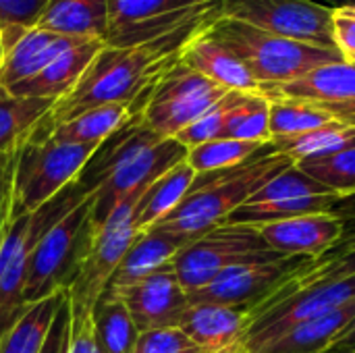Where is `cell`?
Here are the masks:
<instances>
[{"label":"cell","instance_id":"obj_1","mask_svg":"<svg viewBox=\"0 0 355 353\" xmlns=\"http://www.w3.org/2000/svg\"><path fill=\"white\" fill-rule=\"evenodd\" d=\"M218 17V15H216ZM214 17L179 27L158 40L135 46L104 44L83 71L75 87L54 102L44 117L46 125L64 123L89 108L104 104H137L158 77L179 60L185 42Z\"/></svg>","mask_w":355,"mask_h":353},{"label":"cell","instance_id":"obj_2","mask_svg":"<svg viewBox=\"0 0 355 353\" xmlns=\"http://www.w3.org/2000/svg\"><path fill=\"white\" fill-rule=\"evenodd\" d=\"M291 166H295V160L275 152L272 144H268L241 166L202 173L196 177L183 202L152 229L198 239L214 227L225 225L262 185Z\"/></svg>","mask_w":355,"mask_h":353},{"label":"cell","instance_id":"obj_3","mask_svg":"<svg viewBox=\"0 0 355 353\" xmlns=\"http://www.w3.org/2000/svg\"><path fill=\"white\" fill-rule=\"evenodd\" d=\"M206 29L245 64L260 89L295 81L322 64L345 60L337 48L281 37L227 17H214Z\"/></svg>","mask_w":355,"mask_h":353},{"label":"cell","instance_id":"obj_4","mask_svg":"<svg viewBox=\"0 0 355 353\" xmlns=\"http://www.w3.org/2000/svg\"><path fill=\"white\" fill-rule=\"evenodd\" d=\"M98 146L58 144L33 129L17 152L15 216L35 212L69 183H73Z\"/></svg>","mask_w":355,"mask_h":353},{"label":"cell","instance_id":"obj_5","mask_svg":"<svg viewBox=\"0 0 355 353\" xmlns=\"http://www.w3.org/2000/svg\"><path fill=\"white\" fill-rule=\"evenodd\" d=\"M92 204L94 193L54 223L33 246L23 287L27 306L69 289L89 241Z\"/></svg>","mask_w":355,"mask_h":353},{"label":"cell","instance_id":"obj_6","mask_svg":"<svg viewBox=\"0 0 355 353\" xmlns=\"http://www.w3.org/2000/svg\"><path fill=\"white\" fill-rule=\"evenodd\" d=\"M277 258L285 256L270 250L254 227L220 225L183 248L173 260V270L185 293L191 295L227 268Z\"/></svg>","mask_w":355,"mask_h":353},{"label":"cell","instance_id":"obj_7","mask_svg":"<svg viewBox=\"0 0 355 353\" xmlns=\"http://www.w3.org/2000/svg\"><path fill=\"white\" fill-rule=\"evenodd\" d=\"M227 94L229 89L177 60L158 77L144 102L133 110H137L144 125L160 137H177Z\"/></svg>","mask_w":355,"mask_h":353},{"label":"cell","instance_id":"obj_8","mask_svg":"<svg viewBox=\"0 0 355 353\" xmlns=\"http://www.w3.org/2000/svg\"><path fill=\"white\" fill-rule=\"evenodd\" d=\"M141 196H131L121 202V206H116L96 231H89L87 248L67 289L69 306L73 310L92 312L94 304L108 287L127 250L141 235L133 225V208Z\"/></svg>","mask_w":355,"mask_h":353},{"label":"cell","instance_id":"obj_9","mask_svg":"<svg viewBox=\"0 0 355 353\" xmlns=\"http://www.w3.org/2000/svg\"><path fill=\"white\" fill-rule=\"evenodd\" d=\"M187 148L175 137H160L146 127L139 141L94 193L89 231H96L121 202L131 196H141L156 179L187 160Z\"/></svg>","mask_w":355,"mask_h":353},{"label":"cell","instance_id":"obj_10","mask_svg":"<svg viewBox=\"0 0 355 353\" xmlns=\"http://www.w3.org/2000/svg\"><path fill=\"white\" fill-rule=\"evenodd\" d=\"M108 46H135L218 15L216 0H106Z\"/></svg>","mask_w":355,"mask_h":353},{"label":"cell","instance_id":"obj_11","mask_svg":"<svg viewBox=\"0 0 355 353\" xmlns=\"http://www.w3.org/2000/svg\"><path fill=\"white\" fill-rule=\"evenodd\" d=\"M218 17L235 19L262 31L306 44L337 48L333 8L314 0H216Z\"/></svg>","mask_w":355,"mask_h":353},{"label":"cell","instance_id":"obj_12","mask_svg":"<svg viewBox=\"0 0 355 353\" xmlns=\"http://www.w3.org/2000/svg\"><path fill=\"white\" fill-rule=\"evenodd\" d=\"M316 258L285 256L277 260L248 262L220 273L204 289L187 295L189 304H220L243 306L250 314L264 302L277 298L293 279L312 266Z\"/></svg>","mask_w":355,"mask_h":353},{"label":"cell","instance_id":"obj_13","mask_svg":"<svg viewBox=\"0 0 355 353\" xmlns=\"http://www.w3.org/2000/svg\"><path fill=\"white\" fill-rule=\"evenodd\" d=\"M352 300H355V275L295 289L270 308L250 316V329L245 333L241 352H254L291 327L341 308Z\"/></svg>","mask_w":355,"mask_h":353},{"label":"cell","instance_id":"obj_14","mask_svg":"<svg viewBox=\"0 0 355 353\" xmlns=\"http://www.w3.org/2000/svg\"><path fill=\"white\" fill-rule=\"evenodd\" d=\"M106 289L125 304L139 333L177 327L183 312L189 308V298L181 287L173 264L139 279L133 285Z\"/></svg>","mask_w":355,"mask_h":353},{"label":"cell","instance_id":"obj_15","mask_svg":"<svg viewBox=\"0 0 355 353\" xmlns=\"http://www.w3.org/2000/svg\"><path fill=\"white\" fill-rule=\"evenodd\" d=\"M262 241L283 256L322 258L345 235V223L331 212L306 214L254 227Z\"/></svg>","mask_w":355,"mask_h":353},{"label":"cell","instance_id":"obj_16","mask_svg":"<svg viewBox=\"0 0 355 353\" xmlns=\"http://www.w3.org/2000/svg\"><path fill=\"white\" fill-rule=\"evenodd\" d=\"M0 40L4 46V56L0 64V85H4L6 89L12 87L15 83L33 77L56 56L85 42L77 37L50 33L40 27L4 29L0 31Z\"/></svg>","mask_w":355,"mask_h":353},{"label":"cell","instance_id":"obj_17","mask_svg":"<svg viewBox=\"0 0 355 353\" xmlns=\"http://www.w3.org/2000/svg\"><path fill=\"white\" fill-rule=\"evenodd\" d=\"M177 327L204 353H243L250 310L243 306L189 304Z\"/></svg>","mask_w":355,"mask_h":353},{"label":"cell","instance_id":"obj_18","mask_svg":"<svg viewBox=\"0 0 355 353\" xmlns=\"http://www.w3.org/2000/svg\"><path fill=\"white\" fill-rule=\"evenodd\" d=\"M206 27L208 23L185 42L179 54V62L229 92L258 94L260 85L245 69V64L225 44L210 35Z\"/></svg>","mask_w":355,"mask_h":353},{"label":"cell","instance_id":"obj_19","mask_svg":"<svg viewBox=\"0 0 355 353\" xmlns=\"http://www.w3.org/2000/svg\"><path fill=\"white\" fill-rule=\"evenodd\" d=\"M260 94H264L268 100L287 98V100H304L312 104L352 102L355 100V62L349 60L329 62L306 73L295 81L262 87Z\"/></svg>","mask_w":355,"mask_h":353},{"label":"cell","instance_id":"obj_20","mask_svg":"<svg viewBox=\"0 0 355 353\" xmlns=\"http://www.w3.org/2000/svg\"><path fill=\"white\" fill-rule=\"evenodd\" d=\"M104 46L102 40H85L60 56H56L50 64H46L40 73L33 77L15 83L8 87L12 96H23V98H48V100H60L64 94H69L83 71L89 67L94 56L100 52Z\"/></svg>","mask_w":355,"mask_h":353},{"label":"cell","instance_id":"obj_21","mask_svg":"<svg viewBox=\"0 0 355 353\" xmlns=\"http://www.w3.org/2000/svg\"><path fill=\"white\" fill-rule=\"evenodd\" d=\"M193 239L191 237H183V235H175V233H166L160 229H150L146 233H141L133 246L127 250L125 258L121 260L116 273L112 275L108 287H127L137 283L144 277H150L154 273H158L160 268L173 264L175 256L187 248Z\"/></svg>","mask_w":355,"mask_h":353},{"label":"cell","instance_id":"obj_22","mask_svg":"<svg viewBox=\"0 0 355 353\" xmlns=\"http://www.w3.org/2000/svg\"><path fill=\"white\" fill-rule=\"evenodd\" d=\"M35 27L67 37L106 42L108 2L106 0H50Z\"/></svg>","mask_w":355,"mask_h":353},{"label":"cell","instance_id":"obj_23","mask_svg":"<svg viewBox=\"0 0 355 353\" xmlns=\"http://www.w3.org/2000/svg\"><path fill=\"white\" fill-rule=\"evenodd\" d=\"M355 300L322 316L291 327L250 353H322L354 320Z\"/></svg>","mask_w":355,"mask_h":353},{"label":"cell","instance_id":"obj_24","mask_svg":"<svg viewBox=\"0 0 355 353\" xmlns=\"http://www.w3.org/2000/svg\"><path fill=\"white\" fill-rule=\"evenodd\" d=\"M133 114L131 104H104L89 108L64 123L46 125L44 119L35 127L37 133L58 141V144H77V146H100L108 139L129 117Z\"/></svg>","mask_w":355,"mask_h":353},{"label":"cell","instance_id":"obj_25","mask_svg":"<svg viewBox=\"0 0 355 353\" xmlns=\"http://www.w3.org/2000/svg\"><path fill=\"white\" fill-rule=\"evenodd\" d=\"M198 173L185 162L171 169L166 175L156 179L133 208V225L139 233L150 231L164 216H168L189 193Z\"/></svg>","mask_w":355,"mask_h":353},{"label":"cell","instance_id":"obj_26","mask_svg":"<svg viewBox=\"0 0 355 353\" xmlns=\"http://www.w3.org/2000/svg\"><path fill=\"white\" fill-rule=\"evenodd\" d=\"M54 102L48 98L12 96L0 85V156L15 154L52 110Z\"/></svg>","mask_w":355,"mask_h":353},{"label":"cell","instance_id":"obj_27","mask_svg":"<svg viewBox=\"0 0 355 353\" xmlns=\"http://www.w3.org/2000/svg\"><path fill=\"white\" fill-rule=\"evenodd\" d=\"M92 327L96 343L104 353H133L139 331L125 304L108 289L92 308Z\"/></svg>","mask_w":355,"mask_h":353},{"label":"cell","instance_id":"obj_28","mask_svg":"<svg viewBox=\"0 0 355 353\" xmlns=\"http://www.w3.org/2000/svg\"><path fill=\"white\" fill-rule=\"evenodd\" d=\"M67 300V289L42 302H35L15 322L0 343V353H42L52 322Z\"/></svg>","mask_w":355,"mask_h":353},{"label":"cell","instance_id":"obj_29","mask_svg":"<svg viewBox=\"0 0 355 353\" xmlns=\"http://www.w3.org/2000/svg\"><path fill=\"white\" fill-rule=\"evenodd\" d=\"M275 152L289 156L291 160H316L327 158L337 152H343L355 146V127H349L341 121H331L324 127H318L314 131L293 135V137H281L270 141Z\"/></svg>","mask_w":355,"mask_h":353},{"label":"cell","instance_id":"obj_30","mask_svg":"<svg viewBox=\"0 0 355 353\" xmlns=\"http://www.w3.org/2000/svg\"><path fill=\"white\" fill-rule=\"evenodd\" d=\"M337 193L327 196H312V198H297V200H281V202H266V204H243L239 206L225 225H248L258 227L266 223H279L287 218H297L306 214H320L331 212Z\"/></svg>","mask_w":355,"mask_h":353},{"label":"cell","instance_id":"obj_31","mask_svg":"<svg viewBox=\"0 0 355 353\" xmlns=\"http://www.w3.org/2000/svg\"><path fill=\"white\" fill-rule=\"evenodd\" d=\"M331 121L335 119L318 104L304 102V100H287V98L270 100V110H268L270 141L314 131Z\"/></svg>","mask_w":355,"mask_h":353},{"label":"cell","instance_id":"obj_32","mask_svg":"<svg viewBox=\"0 0 355 353\" xmlns=\"http://www.w3.org/2000/svg\"><path fill=\"white\" fill-rule=\"evenodd\" d=\"M268 144H256V141H239V139H212L206 144H200L187 152V164L198 173H216L227 171L245 164L252 160L258 152H262Z\"/></svg>","mask_w":355,"mask_h":353},{"label":"cell","instance_id":"obj_33","mask_svg":"<svg viewBox=\"0 0 355 353\" xmlns=\"http://www.w3.org/2000/svg\"><path fill=\"white\" fill-rule=\"evenodd\" d=\"M268 110H270V100L264 94L260 92L241 94V98L229 112L223 137L239 139V141L270 144Z\"/></svg>","mask_w":355,"mask_h":353},{"label":"cell","instance_id":"obj_34","mask_svg":"<svg viewBox=\"0 0 355 353\" xmlns=\"http://www.w3.org/2000/svg\"><path fill=\"white\" fill-rule=\"evenodd\" d=\"M295 166L337 196L355 193V146L327 158L302 160Z\"/></svg>","mask_w":355,"mask_h":353},{"label":"cell","instance_id":"obj_35","mask_svg":"<svg viewBox=\"0 0 355 353\" xmlns=\"http://www.w3.org/2000/svg\"><path fill=\"white\" fill-rule=\"evenodd\" d=\"M333 193L312 177H308L297 166H291L277 177H272L266 185H262L245 204H266V202H281V200H297V198H312V196H327Z\"/></svg>","mask_w":355,"mask_h":353},{"label":"cell","instance_id":"obj_36","mask_svg":"<svg viewBox=\"0 0 355 353\" xmlns=\"http://www.w3.org/2000/svg\"><path fill=\"white\" fill-rule=\"evenodd\" d=\"M243 92H229L218 104H214L208 112H204L198 121H193L189 127H185L175 139H179L187 150L212 141V139H220L225 133V125L229 119L231 108L237 104V100L241 98Z\"/></svg>","mask_w":355,"mask_h":353},{"label":"cell","instance_id":"obj_37","mask_svg":"<svg viewBox=\"0 0 355 353\" xmlns=\"http://www.w3.org/2000/svg\"><path fill=\"white\" fill-rule=\"evenodd\" d=\"M355 275V250L345 254H327L318 260L312 262L310 268H306L291 285V291L302 289L312 283H322V281H335L341 277H352Z\"/></svg>","mask_w":355,"mask_h":353},{"label":"cell","instance_id":"obj_38","mask_svg":"<svg viewBox=\"0 0 355 353\" xmlns=\"http://www.w3.org/2000/svg\"><path fill=\"white\" fill-rule=\"evenodd\" d=\"M133 353H204L179 327L139 333Z\"/></svg>","mask_w":355,"mask_h":353},{"label":"cell","instance_id":"obj_39","mask_svg":"<svg viewBox=\"0 0 355 353\" xmlns=\"http://www.w3.org/2000/svg\"><path fill=\"white\" fill-rule=\"evenodd\" d=\"M50 0H0V31L35 27Z\"/></svg>","mask_w":355,"mask_h":353},{"label":"cell","instance_id":"obj_40","mask_svg":"<svg viewBox=\"0 0 355 353\" xmlns=\"http://www.w3.org/2000/svg\"><path fill=\"white\" fill-rule=\"evenodd\" d=\"M333 37L343 58L355 62V6L333 8Z\"/></svg>","mask_w":355,"mask_h":353},{"label":"cell","instance_id":"obj_41","mask_svg":"<svg viewBox=\"0 0 355 353\" xmlns=\"http://www.w3.org/2000/svg\"><path fill=\"white\" fill-rule=\"evenodd\" d=\"M69 353H104L94 337L92 312L71 308V339Z\"/></svg>","mask_w":355,"mask_h":353},{"label":"cell","instance_id":"obj_42","mask_svg":"<svg viewBox=\"0 0 355 353\" xmlns=\"http://www.w3.org/2000/svg\"><path fill=\"white\" fill-rule=\"evenodd\" d=\"M69 339H71V306H69V293L62 302L52 329L48 333L46 345L42 353H69Z\"/></svg>","mask_w":355,"mask_h":353},{"label":"cell","instance_id":"obj_43","mask_svg":"<svg viewBox=\"0 0 355 353\" xmlns=\"http://www.w3.org/2000/svg\"><path fill=\"white\" fill-rule=\"evenodd\" d=\"M355 352V316L354 320L343 329V333L322 353H354Z\"/></svg>","mask_w":355,"mask_h":353},{"label":"cell","instance_id":"obj_44","mask_svg":"<svg viewBox=\"0 0 355 353\" xmlns=\"http://www.w3.org/2000/svg\"><path fill=\"white\" fill-rule=\"evenodd\" d=\"M331 214H335L343 223H355V193L339 196L331 208Z\"/></svg>","mask_w":355,"mask_h":353},{"label":"cell","instance_id":"obj_45","mask_svg":"<svg viewBox=\"0 0 355 353\" xmlns=\"http://www.w3.org/2000/svg\"><path fill=\"white\" fill-rule=\"evenodd\" d=\"M355 250V231H349L343 235V239L329 252V254H345V252H352ZM327 256V254H324Z\"/></svg>","mask_w":355,"mask_h":353},{"label":"cell","instance_id":"obj_46","mask_svg":"<svg viewBox=\"0 0 355 353\" xmlns=\"http://www.w3.org/2000/svg\"><path fill=\"white\" fill-rule=\"evenodd\" d=\"M314 2H320L329 8H339V6H355V0H314Z\"/></svg>","mask_w":355,"mask_h":353},{"label":"cell","instance_id":"obj_47","mask_svg":"<svg viewBox=\"0 0 355 353\" xmlns=\"http://www.w3.org/2000/svg\"><path fill=\"white\" fill-rule=\"evenodd\" d=\"M2 56H4V46H2V40H0V64H2Z\"/></svg>","mask_w":355,"mask_h":353},{"label":"cell","instance_id":"obj_48","mask_svg":"<svg viewBox=\"0 0 355 353\" xmlns=\"http://www.w3.org/2000/svg\"><path fill=\"white\" fill-rule=\"evenodd\" d=\"M354 353H355V352H354Z\"/></svg>","mask_w":355,"mask_h":353}]
</instances>
